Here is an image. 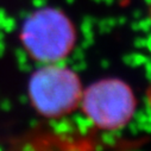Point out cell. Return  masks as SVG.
<instances>
[{
	"instance_id": "cell-2",
	"label": "cell",
	"mask_w": 151,
	"mask_h": 151,
	"mask_svg": "<svg viewBox=\"0 0 151 151\" xmlns=\"http://www.w3.org/2000/svg\"><path fill=\"white\" fill-rule=\"evenodd\" d=\"M29 96L33 108L44 118H62L81 104L83 88L78 74L56 63L36 70L29 81Z\"/></svg>"
},
{
	"instance_id": "cell-1",
	"label": "cell",
	"mask_w": 151,
	"mask_h": 151,
	"mask_svg": "<svg viewBox=\"0 0 151 151\" xmlns=\"http://www.w3.org/2000/svg\"><path fill=\"white\" fill-rule=\"evenodd\" d=\"M20 40L35 61L50 64L70 54L76 36L70 19L62 11L44 7L32 12L24 20Z\"/></svg>"
},
{
	"instance_id": "cell-3",
	"label": "cell",
	"mask_w": 151,
	"mask_h": 151,
	"mask_svg": "<svg viewBox=\"0 0 151 151\" xmlns=\"http://www.w3.org/2000/svg\"><path fill=\"white\" fill-rule=\"evenodd\" d=\"M80 105L96 127L114 131L130 123L137 107V100L125 81L105 79L83 89Z\"/></svg>"
}]
</instances>
